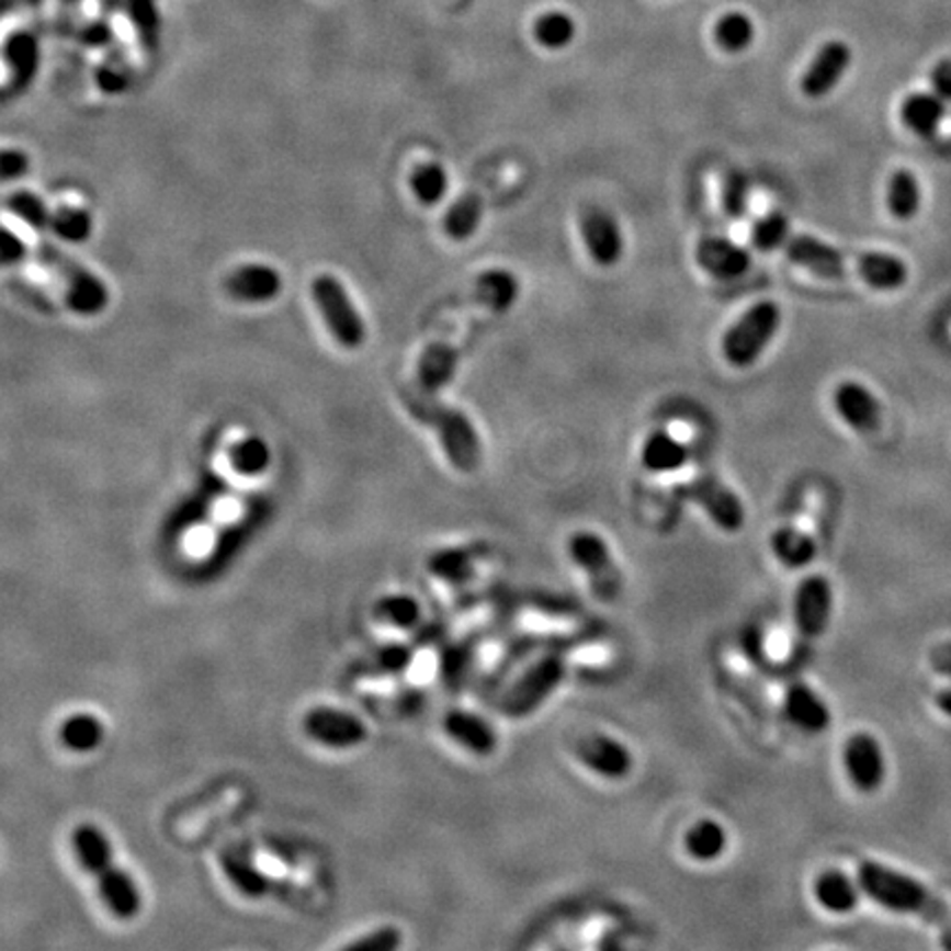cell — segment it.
Instances as JSON below:
<instances>
[{
	"instance_id": "cell-35",
	"label": "cell",
	"mask_w": 951,
	"mask_h": 951,
	"mask_svg": "<svg viewBox=\"0 0 951 951\" xmlns=\"http://www.w3.org/2000/svg\"><path fill=\"white\" fill-rule=\"evenodd\" d=\"M227 456H229V465L234 467V472H238L242 476H258L271 463V450L260 437H245V439L236 441L227 450Z\"/></svg>"
},
{
	"instance_id": "cell-32",
	"label": "cell",
	"mask_w": 951,
	"mask_h": 951,
	"mask_svg": "<svg viewBox=\"0 0 951 951\" xmlns=\"http://www.w3.org/2000/svg\"><path fill=\"white\" fill-rule=\"evenodd\" d=\"M373 614L377 621L393 625L397 630H412L421 621L423 610L417 597L406 592H393L380 597V601L373 608Z\"/></svg>"
},
{
	"instance_id": "cell-44",
	"label": "cell",
	"mask_w": 951,
	"mask_h": 951,
	"mask_svg": "<svg viewBox=\"0 0 951 951\" xmlns=\"http://www.w3.org/2000/svg\"><path fill=\"white\" fill-rule=\"evenodd\" d=\"M789 218L782 212H771L754 227V245L760 251H775L789 240Z\"/></svg>"
},
{
	"instance_id": "cell-52",
	"label": "cell",
	"mask_w": 951,
	"mask_h": 951,
	"mask_svg": "<svg viewBox=\"0 0 951 951\" xmlns=\"http://www.w3.org/2000/svg\"><path fill=\"white\" fill-rule=\"evenodd\" d=\"M936 707H938V712H942L947 718H951V686L942 688V690L936 694Z\"/></svg>"
},
{
	"instance_id": "cell-47",
	"label": "cell",
	"mask_w": 951,
	"mask_h": 951,
	"mask_svg": "<svg viewBox=\"0 0 951 951\" xmlns=\"http://www.w3.org/2000/svg\"><path fill=\"white\" fill-rule=\"evenodd\" d=\"M27 258V245L25 240L14 234L10 227L0 225V269L19 264Z\"/></svg>"
},
{
	"instance_id": "cell-19",
	"label": "cell",
	"mask_w": 951,
	"mask_h": 951,
	"mask_svg": "<svg viewBox=\"0 0 951 951\" xmlns=\"http://www.w3.org/2000/svg\"><path fill=\"white\" fill-rule=\"evenodd\" d=\"M445 734L474 756H489L498 747L496 729L476 712L450 710L443 718Z\"/></svg>"
},
{
	"instance_id": "cell-17",
	"label": "cell",
	"mask_w": 951,
	"mask_h": 951,
	"mask_svg": "<svg viewBox=\"0 0 951 951\" xmlns=\"http://www.w3.org/2000/svg\"><path fill=\"white\" fill-rule=\"evenodd\" d=\"M852 63V52L846 43L841 41H830L826 43L815 60L811 63V67L806 69L804 78H802V93L811 100H822L826 98L837 82L844 78V73L848 71Z\"/></svg>"
},
{
	"instance_id": "cell-39",
	"label": "cell",
	"mask_w": 951,
	"mask_h": 951,
	"mask_svg": "<svg viewBox=\"0 0 951 951\" xmlns=\"http://www.w3.org/2000/svg\"><path fill=\"white\" fill-rule=\"evenodd\" d=\"M533 36H535L537 45H542L544 49L557 52V49H564V47H568L573 43V38H575V23L564 12H548V14H542L535 21Z\"/></svg>"
},
{
	"instance_id": "cell-23",
	"label": "cell",
	"mask_w": 951,
	"mask_h": 951,
	"mask_svg": "<svg viewBox=\"0 0 951 951\" xmlns=\"http://www.w3.org/2000/svg\"><path fill=\"white\" fill-rule=\"evenodd\" d=\"M456 366H458V353L445 344V342H434L430 344L417 364V382L421 386V390L437 395L441 393L456 375Z\"/></svg>"
},
{
	"instance_id": "cell-25",
	"label": "cell",
	"mask_w": 951,
	"mask_h": 951,
	"mask_svg": "<svg viewBox=\"0 0 951 951\" xmlns=\"http://www.w3.org/2000/svg\"><path fill=\"white\" fill-rule=\"evenodd\" d=\"M771 553L789 570H800L808 566L817 555V544L811 533L784 524L771 533Z\"/></svg>"
},
{
	"instance_id": "cell-50",
	"label": "cell",
	"mask_w": 951,
	"mask_h": 951,
	"mask_svg": "<svg viewBox=\"0 0 951 951\" xmlns=\"http://www.w3.org/2000/svg\"><path fill=\"white\" fill-rule=\"evenodd\" d=\"M929 664L933 672L951 679V642H942L929 650Z\"/></svg>"
},
{
	"instance_id": "cell-26",
	"label": "cell",
	"mask_w": 951,
	"mask_h": 951,
	"mask_svg": "<svg viewBox=\"0 0 951 951\" xmlns=\"http://www.w3.org/2000/svg\"><path fill=\"white\" fill-rule=\"evenodd\" d=\"M520 295V282L511 271L489 269L474 282V299L494 313L509 310Z\"/></svg>"
},
{
	"instance_id": "cell-34",
	"label": "cell",
	"mask_w": 951,
	"mask_h": 951,
	"mask_svg": "<svg viewBox=\"0 0 951 951\" xmlns=\"http://www.w3.org/2000/svg\"><path fill=\"white\" fill-rule=\"evenodd\" d=\"M474 562L472 548H443L428 559V570L448 584H463L474 573Z\"/></svg>"
},
{
	"instance_id": "cell-9",
	"label": "cell",
	"mask_w": 951,
	"mask_h": 951,
	"mask_svg": "<svg viewBox=\"0 0 951 951\" xmlns=\"http://www.w3.org/2000/svg\"><path fill=\"white\" fill-rule=\"evenodd\" d=\"M568 555L584 570L599 601H614L623 590V573L612 557L610 544L595 531H577L568 540Z\"/></svg>"
},
{
	"instance_id": "cell-51",
	"label": "cell",
	"mask_w": 951,
	"mask_h": 951,
	"mask_svg": "<svg viewBox=\"0 0 951 951\" xmlns=\"http://www.w3.org/2000/svg\"><path fill=\"white\" fill-rule=\"evenodd\" d=\"M87 47H104V45H109L111 41H113V34H111V30L106 27V25H102V23H95V25H89L80 36H78Z\"/></svg>"
},
{
	"instance_id": "cell-42",
	"label": "cell",
	"mask_w": 951,
	"mask_h": 951,
	"mask_svg": "<svg viewBox=\"0 0 951 951\" xmlns=\"http://www.w3.org/2000/svg\"><path fill=\"white\" fill-rule=\"evenodd\" d=\"M126 8L137 32L139 43L146 49H157L159 45V12L155 0H126Z\"/></svg>"
},
{
	"instance_id": "cell-11",
	"label": "cell",
	"mask_w": 951,
	"mask_h": 951,
	"mask_svg": "<svg viewBox=\"0 0 951 951\" xmlns=\"http://www.w3.org/2000/svg\"><path fill=\"white\" fill-rule=\"evenodd\" d=\"M835 592L824 575L804 577L793 595V621L806 639H817L830 623Z\"/></svg>"
},
{
	"instance_id": "cell-3",
	"label": "cell",
	"mask_w": 951,
	"mask_h": 951,
	"mask_svg": "<svg viewBox=\"0 0 951 951\" xmlns=\"http://www.w3.org/2000/svg\"><path fill=\"white\" fill-rule=\"evenodd\" d=\"M73 850L87 872L98 879L104 903L117 918H133L141 907L133 876L115 865L109 837L95 824H80L73 830Z\"/></svg>"
},
{
	"instance_id": "cell-18",
	"label": "cell",
	"mask_w": 951,
	"mask_h": 951,
	"mask_svg": "<svg viewBox=\"0 0 951 951\" xmlns=\"http://www.w3.org/2000/svg\"><path fill=\"white\" fill-rule=\"evenodd\" d=\"M837 415L859 434H872L881 428V404L859 382H841L833 395Z\"/></svg>"
},
{
	"instance_id": "cell-4",
	"label": "cell",
	"mask_w": 951,
	"mask_h": 951,
	"mask_svg": "<svg viewBox=\"0 0 951 951\" xmlns=\"http://www.w3.org/2000/svg\"><path fill=\"white\" fill-rule=\"evenodd\" d=\"M406 408L417 421H421V426H428L437 432L439 443L454 469L472 474L480 467L483 443L465 412L434 401L426 390L423 395L408 393Z\"/></svg>"
},
{
	"instance_id": "cell-48",
	"label": "cell",
	"mask_w": 951,
	"mask_h": 951,
	"mask_svg": "<svg viewBox=\"0 0 951 951\" xmlns=\"http://www.w3.org/2000/svg\"><path fill=\"white\" fill-rule=\"evenodd\" d=\"M931 89L940 100H951V58L940 60L933 69H931Z\"/></svg>"
},
{
	"instance_id": "cell-43",
	"label": "cell",
	"mask_w": 951,
	"mask_h": 951,
	"mask_svg": "<svg viewBox=\"0 0 951 951\" xmlns=\"http://www.w3.org/2000/svg\"><path fill=\"white\" fill-rule=\"evenodd\" d=\"M415 661V650L406 644H386L382 648H377L369 661V672L371 675H384V677H395L406 672Z\"/></svg>"
},
{
	"instance_id": "cell-45",
	"label": "cell",
	"mask_w": 951,
	"mask_h": 951,
	"mask_svg": "<svg viewBox=\"0 0 951 951\" xmlns=\"http://www.w3.org/2000/svg\"><path fill=\"white\" fill-rule=\"evenodd\" d=\"M404 942V936L397 927H380L371 933H366L360 940H353L351 944H347L349 951H395L399 949Z\"/></svg>"
},
{
	"instance_id": "cell-24",
	"label": "cell",
	"mask_w": 951,
	"mask_h": 951,
	"mask_svg": "<svg viewBox=\"0 0 951 951\" xmlns=\"http://www.w3.org/2000/svg\"><path fill=\"white\" fill-rule=\"evenodd\" d=\"M901 122L916 137H933L944 117V102L931 93H912L901 104Z\"/></svg>"
},
{
	"instance_id": "cell-13",
	"label": "cell",
	"mask_w": 951,
	"mask_h": 951,
	"mask_svg": "<svg viewBox=\"0 0 951 951\" xmlns=\"http://www.w3.org/2000/svg\"><path fill=\"white\" fill-rule=\"evenodd\" d=\"M575 758L601 780H623L634 767L632 751L619 738L592 732L575 743Z\"/></svg>"
},
{
	"instance_id": "cell-49",
	"label": "cell",
	"mask_w": 951,
	"mask_h": 951,
	"mask_svg": "<svg viewBox=\"0 0 951 951\" xmlns=\"http://www.w3.org/2000/svg\"><path fill=\"white\" fill-rule=\"evenodd\" d=\"M747 203V190L743 179H732L725 190V207L732 216H743Z\"/></svg>"
},
{
	"instance_id": "cell-33",
	"label": "cell",
	"mask_w": 951,
	"mask_h": 951,
	"mask_svg": "<svg viewBox=\"0 0 951 951\" xmlns=\"http://www.w3.org/2000/svg\"><path fill=\"white\" fill-rule=\"evenodd\" d=\"M60 740L71 751H93L104 740V725L93 714H73L63 723Z\"/></svg>"
},
{
	"instance_id": "cell-2",
	"label": "cell",
	"mask_w": 951,
	"mask_h": 951,
	"mask_svg": "<svg viewBox=\"0 0 951 951\" xmlns=\"http://www.w3.org/2000/svg\"><path fill=\"white\" fill-rule=\"evenodd\" d=\"M857 883L861 892L883 909L909 914L936 927L942 936V944L951 947V909L922 881L885 863L865 859L857 868Z\"/></svg>"
},
{
	"instance_id": "cell-38",
	"label": "cell",
	"mask_w": 951,
	"mask_h": 951,
	"mask_svg": "<svg viewBox=\"0 0 951 951\" xmlns=\"http://www.w3.org/2000/svg\"><path fill=\"white\" fill-rule=\"evenodd\" d=\"M714 38H716V45L721 49H725L729 54H740L747 47H751V43L756 38V30H754V23L745 14L732 12V14H725L716 23Z\"/></svg>"
},
{
	"instance_id": "cell-7",
	"label": "cell",
	"mask_w": 951,
	"mask_h": 951,
	"mask_svg": "<svg viewBox=\"0 0 951 951\" xmlns=\"http://www.w3.org/2000/svg\"><path fill=\"white\" fill-rule=\"evenodd\" d=\"M780 306L775 302H758L727 331L723 340L725 360L736 369L754 366L780 331Z\"/></svg>"
},
{
	"instance_id": "cell-37",
	"label": "cell",
	"mask_w": 951,
	"mask_h": 951,
	"mask_svg": "<svg viewBox=\"0 0 951 951\" xmlns=\"http://www.w3.org/2000/svg\"><path fill=\"white\" fill-rule=\"evenodd\" d=\"M49 229L65 242H84L93 234V216L82 207L60 205L52 212Z\"/></svg>"
},
{
	"instance_id": "cell-28",
	"label": "cell",
	"mask_w": 951,
	"mask_h": 951,
	"mask_svg": "<svg viewBox=\"0 0 951 951\" xmlns=\"http://www.w3.org/2000/svg\"><path fill=\"white\" fill-rule=\"evenodd\" d=\"M887 212L892 218L907 223L912 220L922 203V192H920V183L916 179V174L907 168H898L892 172L890 183H887Z\"/></svg>"
},
{
	"instance_id": "cell-46",
	"label": "cell",
	"mask_w": 951,
	"mask_h": 951,
	"mask_svg": "<svg viewBox=\"0 0 951 951\" xmlns=\"http://www.w3.org/2000/svg\"><path fill=\"white\" fill-rule=\"evenodd\" d=\"M32 170V157L21 148L0 150V183L23 179Z\"/></svg>"
},
{
	"instance_id": "cell-40",
	"label": "cell",
	"mask_w": 951,
	"mask_h": 951,
	"mask_svg": "<svg viewBox=\"0 0 951 951\" xmlns=\"http://www.w3.org/2000/svg\"><path fill=\"white\" fill-rule=\"evenodd\" d=\"M8 207L16 218H21L34 231L49 229L52 210L47 207V203L38 194H34L30 190H19L8 199Z\"/></svg>"
},
{
	"instance_id": "cell-27",
	"label": "cell",
	"mask_w": 951,
	"mask_h": 951,
	"mask_svg": "<svg viewBox=\"0 0 951 951\" xmlns=\"http://www.w3.org/2000/svg\"><path fill=\"white\" fill-rule=\"evenodd\" d=\"M683 846L692 859L712 863L725 854L729 846V835L721 822L712 817H703L688 828Z\"/></svg>"
},
{
	"instance_id": "cell-8",
	"label": "cell",
	"mask_w": 951,
	"mask_h": 951,
	"mask_svg": "<svg viewBox=\"0 0 951 951\" xmlns=\"http://www.w3.org/2000/svg\"><path fill=\"white\" fill-rule=\"evenodd\" d=\"M310 295L320 308L333 340L344 349H360L366 342V325L342 280L322 273L310 282Z\"/></svg>"
},
{
	"instance_id": "cell-21",
	"label": "cell",
	"mask_w": 951,
	"mask_h": 951,
	"mask_svg": "<svg viewBox=\"0 0 951 951\" xmlns=\"http://www.w3.org/2000/svg\"><path fill=\"white\" fill-rule=\"evenodd\" d=\"M699 264L721 280H734L743 275L751 264V253L725 238H705L697 249Z\"/></svg>"
},
{
	"instance_id": "cell-1",
	"label": "cell",
	"mask_w": 951,
	"mask_h": 951,
	"mask_svg": "<svg viewBox=\"0 0 951 951\" xmlns=\"http://www.w3.org/2000/svg\"><path fill=\"white\" fill-rule=\"evenodd\" d=\"M782 249L789 260L826 280L859 278L876 291H896L909 278V269L898 256L883 251H841L808 234L789 236Z\"/></svg>"
},
{
	"instance_id": "cell-22",
	"label": "cell",
	"mask_w": 951,
	"mask_h": 951,
	"mask_svg": "<svg viewBox=\"0 0 951 951\" xmlns=\"http://www.w3.org/2000/svg\"><path fill=\"white\" fill-rule=\"evenodd\" d=\"M815 901L830 914H850L859 905L861 887L841 870H824L813 883Z\"/></svg>"
},
{
	"instance_id": "cell-36",
	"label": "cell",
	"mask_w": 951,
	"mask_h": 951,
	"mask_svg": "<svg viewBox=\"0 0 951 951\" xmlns=\"http://www.w3.org/2000/svg\"><path fill=\"white\" fill-rule=\"evenodd\" d=\"M410 188H412L417 201L430 207V205H437L445 199L448 188H450V179H448V172L443 166L421 163L410 174Z\"/></svg>"
},
{
	"instance_id": "cell-14",
	"label": "cell",
	"mask_w": 951,
	"mask_h": 951,
	"mask_svg": "<svg viewBox=\"0 0 951 951\" xmlns=\"http://www.w3.org/2000/svg\"><path fill=\"white\" fill-rule=\"evenodd\" d=\"M844 769L852 786L861 793H874L883 786L887 765L879 740L868 732L852 734L841 751Z\"/></svg>"
},
{
	"instance_id": "cell-20",
	"label": "cell",
	"mask_w": 951,
	"mask_h": 951,
	"mask_svg": "<svg viewBox=\"0 0 951 951\" xmlns=\"http://www.w3.org/2000/svg\"><path fill=\"white\" fill-rule=\"evenodd\" d=\"M784 714L789 723L806 734H822L830 727V710L824 699L806 683H793L784 694Z\"/></svg>"
},
{
	"instance_id": "cell-29",
	"label": "cell",
	"mask_w": 951,
	"mask_h": 951,
	"mask_svg": "<svg viewBox=\"0 0 951 951\" xmlns=\"http://www.w3.org/2000/svg\"><path fill=\"white\" fill-rule=\"evenodd\" d=\"M642 463L655 474L677 472L688 463V448L668 432H655L642 448Z\"/></svg>"
},
{
	"instance_id": "cell-5",
	"label": "cell",
	"mask_w": 951,
	"mask_h": 951,
	"mask_svg": "<svg viewBox=\"0 0 951 951\" xmlns=\"http://www.w3.org/2000/svg\"><path fill=\"white\" fill-rule=\"evenodd\" d=\"M36 256L45 269H49L52 273H56L63 280L65 302L73 313L84 315V317H93V315H100L109 306L111 293H109V286L104 284V280L98 278L91 269L80 264L69 253H65L60 247L43 240L38 245Z\"/></svg>"
},
{
	"instance_id": "cell-30",
	"label": "cell",
	"mask_w": 951,
	"mask_h": 951,
	"mask_svg": "<svg viewBox=\"0 0 951 951\" xmlns=\"http://www.w3.org/2000/svg\"><path fill=\"white\" fill-rule=\"evenodd\" d=\"M5 58L12 71V87L16 91L27 89L38 71V41L30 32L14 34L5 45Z\"/></svg>"
},
{
	"instance_id": "cell-31",
	"label": "cell",
	"mask_w": 951,
	"mask_h": 951,
	"mask_svg": "<svg viewBox=\"0 0 951 951\" xmlns=\"http://www.w3.org/2000/svg\"><path fill=\"white\" fill-rule=\"evenodd\" d=\"M483 196L476 192H467L461 196L445 214L443 229L452 240H467L472 238L483 220Z\"/></svg>"
},
{
	"instance_id": "cell-41",
	"label": "cell",
	"mask_w": 951,
	"mask_h": 951,
	"mask_svg": "<svg viewBox=\"0 0 951 951\" xmlns=\"http://www.w3.org/2000/svg\"><path fill=\"white\" fill-rule=\"evenodd\" d=\"M95 82H98L100 91H104L106 95L124 93L133 82V65H131L128 56L122 52L111 54L100 65V69L95 73Z\"/></svg>"
},
{
	"instance_id": "cell-16",
	"label": "cell",
	"mask_w": 951,
	"mask_h": 951,
	"mask_svg": "<svg viewBox=\"0 0 951 951\" xmlns=\"http://www.w3.org/2000/svg\"><path fill=\"white\" fill-rule=\"evenodd\" d=\"M579 231L590 258L599 267H614L623 256V234L619 223L603 210L590 207L579 216Z\"/></svg>"
},
{
	"instance_id": "cell-6",
	"label": "cell",
	"mask_w": 951,
	"mask_h": 951,
	"mask_svg": "<svg viewBox=\"0 0 951 951\" xmlns=\"http://www.w3.org/2000/svg\"><path fill=\"white\" fill-rule=\"evenodd\" d=\"M568 675L566 661L559 655H544L531 664L513 686L502 694L498 710L507 718H527L535 714L564 683Z\"/></svg>"
},
{
	"instance_id": "cell-15",
	"label": "cell",
	"mask_w": 951,
	"mask_h": 951,
	"mask_svg": "<svg viewBox=\"0 0 951 951\" xmlns=\"http://www.w3.org/2000/svg\"><path fill=\"white\" fill-rule=\"evenodd\" d=\"M223 291L242 304H264L280 295L282 275L271 264H240L223 278Z\"/></svg>"
},
{
	"instance_id": "cell-12",
	"label": "cell",
	"mask_w": 951,
	"mask_h": 951,
	"mask_svg": "<svg viewBox=\"0 0 951 951\" xmlns=\"http://www.w3.org/2000/svg\"><path fill=\"white\" fill-rule=\"evenodd\" d=\"M304 732L329 749H353L366 743L369 727L351 712L336 707H315L304 716Z\"/></svg>"
},
{
	"instance_id": "cell-10",
	"label": "cell",
	"mask_w": 951,
	"mask_h": 951,
	"mask_svg": "<svg viewBox=\"0 0 951 951\" xmlns=\"http://www.w3.org/2000/svg\"><path fill=\"white\" fill-rule=\"evenodd\" d=\"M679 494L699 505L710 520L725 533H738L745 527L747 511L738 494L714 476H697L692 483L681 485Z\"/></svg>"
}]
</instances>
